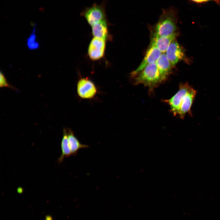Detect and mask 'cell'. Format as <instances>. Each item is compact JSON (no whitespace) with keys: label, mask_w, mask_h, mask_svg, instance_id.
Segmentation results:
<instances>
[{"label":"cell","mask_w":220,"mask_h":220,"mask_svg":"<svg viewBox=\"0 0 220 220\" xmlns=\"http://www.w3.org/2000/svg\"><path fill=\"white\" fill-rule=\"evenodd\" d=\"M176 12L174 8L163 10L154 26V36H166L176 33Z\"/></svg>","instance_id":"cell-1"},{"label":"cell","mask_w":220,"mask_h":220,"mask_svg":"<svg viewBox=\"0 0 220 220\" xmlns=\"http://www.w3.org/2000/svg\"><path fill=\"white\" fill-rule=\"evenodd\" d=\"M134 83L143 84L153 91L162 81L156 63L148 65L135 76Z\"/></svg>","instance_id":"cell-2"},{"label":"cell","mask_w":220,"mask_h":220,"mask_svg":"<svg viewBox=\"0 0 220 220\" xmlns=\"http://www.w3.org/2000/svg\"><path fill=\"white\" fill-rule=\"evenodd\" d=\"M106 2L99 4L94 3L91 6L86 7L81 12V15L84 17L91 26L106 19Z\"/></svg>","instance_id":"cell-3"},{"label":"cell","mask_w":220,"mask_h":220,"mask_svg":"<svg viewBox=\"0 0 220 220\" xmlns=\"http://www.w3.org/2000/svg\"><path fill=\"white\" fill-rule=\"evenodd\" d=\"M179 86L178 91L170 98L164 100L170 106V112L174 116H178L184 97L191 87L188 83H181Z\"/></svg>","instance_id":"cell-4"},{"label":"cell","mask_w":220,"mask_h":220,"mask_svg":"<svg viewBox=\"0 0 220 220\" xmlns=\"http://www.w3.org/2000/svg\"><path fill=\"white\" fill-rule=\"evenodd\" d=\"M161 53V51L156 47L150 45L141 62L131 73L132 77L136 76L148 65L156 63Z\"/></svg>","instance_id":"cell-5"},{"label":"cell","mask_w":220,"mask_h":220,"mask_svg":"<svg viewBox=\"0 0 220 220\" xmlns=\"http://www.w3.org/2000/svg\"><path fill=\"white\" fill-rule=\"evenodd\" d=\"M77 92L80 97L91 99L96 94L97 89L91 81L88 79L82 78L79 80L77 83Z\"/></svg>","instance_id":"cell-6"},{"label":"cell","mask_w":220,"mask_h":220,"mask_svg":"<svg viewBox=\"0 0 220 220\" xmlns=\"http://www.w3.org/2000/svg\"><path fill=\"white\" fill-rule=\"evenodd\" d=\"M165 53L172 67L183 59L185 57L183 49L176 39L170 44Z\"/></svg>","instance_id":"cell-7"},{"label":"cell","mask_w":220,"mask_h":220,"mask_svg":"<svg viewBox=\"0 0 220 220\" xmlns=\"http://www.w3.org/2000/svg\"><path fill=\"white\" fill-rule=\"evenodd\" d=\"M105 40L94 37L90 42L88 49L89 57L93 60H98L103 56L105 49Z\"/></svg>","instance_id":"cell-8"},{"label":"cell","mask_w":220,"mask_h":220,"mask_svg":"<svg viewBox=\"0 0 220 220\" xmlns=\"http://www.w3.org/2000/svg\"><path fill=\"white\" fill-rule=\"evenodd\" d=\"M196 93L197 91L191 86L185 95L178 115L179 117L181 119H183L187 113L192 115L191 108Z\"/></svg>","instance_id":"cell-9"},{"label":"cell","mask_w":220,"mask_h":220,"mask_svg":"<svg viewBox=\"0 0 220 220\" xmlns=\"http://www.w3.org/2000/svg\"><path fill=\"white\" fill-rule=\"evenodd\" d=\"M177 34L166 36H153L150 45L154 46L158 48L162 53H165L171 42L175 39Z\"/></svg>","instance_id":"cell-10"},{"label":"cell","mask_w":220,"mask_h":220,"mask_svg":"<svg viewBox=\"0 0 220 220\" xmlns=\"http://www.w3.org/2000/svg\"><path fill=\"white\" fill-rule=\"evenodd\" d=\"M156 64L161 78L163 81L170 73L172 67L165 53H162Z\"/></svg>","instance_id":"cell-11"},{"label":"cell","mask_w":220,"mask_h":220,"mask_svg":"<svg viewBox=\"0 0 220 220\" xmlns=\"http://www.w3.org/2000/svg\"><path fill=\"white\" fill-rule=\"evenodd\" d=\"M108 24L106 19L91 26L94 37L105 40L108 36Z\"/></svg>","instance_id":"cell-12"},{"label":"cell","mask_w":220,"mask_h":220,"mask_svg":"<svg viewBox=\"0 0 220 220\" xmlns=\"http://www.w3.org/2000/svg\"><path fill=\"white\" fill-rule=\"evenodd\" d=\"M68 135L72 155H75L80 149L89 147L87 145L81 143L75 136L73 132L71 130H68Z\"/></svg>","instance_id":"cell-13"},{"label":"cell","mask_w":220,"mask_h":220,"mask_svg":"<svg viewBox=\"0 0 220 220\" xmlns=\"http://www.w3.org/2000/svg\"><path fill=\"white\" fill-rule=\"evenodd\" d=\"M61 147L62 152L58 160L59 163H61L65 157L69 156L72 155L69 143L68 131L66 129L63 130V135Z\"/></svg>","instance_id":"cell-14"},{"label":"cell","mask_w":220,"mask_h":220,"mask_svg":"<svg viewBox=\"0 0 220 220\" xmlns=\"http://www.w3.org/2000/svg\"><path fill=\"white\" fill-rule=\"evenodd\" d=\"M36 25L35 24L32 32L27 40V46L31 50L37 49L39 47V43L36 40V36L35 34Z\"/></svg>","instance_id":"cell-15"},{"label":"cell","mask_w":220,"mask_h":220,"mask_svg":"<svg viewBox=\"0 0 220 220\" xmlns=\"http://www.w3.org/2000/svg\"><path fill=\"white\" fill-rule=\"evenodd\" d=\"M0 87H8L12 89L14 88L13 87L10 85L7 82L4 75L3 72L1 71L0 72Z\"/></svg>","instance_id":"cell-16"},{"label":"cell","mask_w":220,"mask_h":220,"mask_svg":"<svg viewBox=\"0 0 220 220\" xmlns=\"http://www.w3.org/2000/svg\"><path fill=\"white\" fill-rule=\"evenodd\" d=\"M193 1H194L196 2H205L210 0H192Z\"/></svg>","instance_id":"cell-17"}]
</instances>
